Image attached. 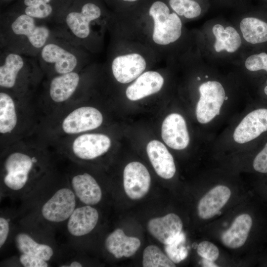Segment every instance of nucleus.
Wrapping results in <instances>:
<instances>
[{
	"label": "nucleus",
	"mask_w": 267,
	"mask_h": 267,
	"mask_svg": "<svg viewBox=\"0 0 267 267\" xmlns=\"http://www.w3.org/2000/svg\"><path fill=\"white\" fill-rule=\"evenodd\" d=\"M163 84L164 79L158 72L147 71L127 88L126 96L131 100H139L158 92Z\"/></svg>",
	"instance_id": "4be33fe9"
},
{
	"label": "nucleus",
	"mask_w": 267,
	"mask_h": 267,
	"mask_svg": "<svg viewBox=\"0 0 267 267\" xmlns=\"http://www.w3.org/2000/svg\"><path fill=\"white\" fill-rule=\"evenodd\" d=\"M103 121V115L97 108L90 106H76L59 120L56 130L64 137H70L96 129Z\"/></svg>",
	"instance_id": "6e6552de"
},
{
	"label": "nucleus",
	"mask_w": 267,
	"mask_h": 267,
	"mask_svg": "<svg viewBox=\"0 0 267 267\" xmlns=\"http://www.w3.org/2000/svg\"><path fill=\"white\" fill-rule=\"evenodd\" d=\"M265 0V1H267V0Z\"/></svg>",
	"instance_id": "c03bdc74"
},
{
	"label": "nucleus",
	"mask_w": 267,
	"mask_h": 267,
	"mask_svg": "<svg viewBox=\"0 0 267 267\" xmlns=\"http://www.w3.org/2000/svg\"><path fill=\"white\" fill-rule=\"evenodd\" d=\"M44 74L37 57L0 50V90L28 99Z\"/></svg>",
	"instance_id": "7ed1b4c3"
},
{
	"label": "nucleus",
	"mask_w": 267,
	"mask_h": 267,
	"mask_svg": "<svg viewBox=\"0 0 267 267\" xmlns=\"http://www.w3.org/2000/svg\"><path fill=\"white\" fill-rule=\"evenodd\" d=\"M15 0H0V6H3L9 3L10 2Z\"/></svg>",
	"instance_id": "4c0bfd02"
},
{
	"label": "nucleus",
	"mask_w": 267,
	"mask_h": 267,
	"mask_svg": "<svg viewBox=\"0 0 267 267\" xmlns=\"http://www.w3.org/2000/svg\"><path fill=\"white\" fill-rule=\"evenodd\" d=\"M10 231V220L6 216L0 217V248L1 249L7 241Z\"/></svg>",
	"instance_id": "c9c22d12"
},
{
	"label": "nucleus",
	"mask_w": 267,
	"mask_h": 267,
	"mask_svg": "<svg viewBox=\"0 0 267 267\" xmlns=\"http://www.w3.org/2000/svg\"><path fill=\"white\" fill-rule=\"evenodd\" d=\"M227 99H228V97L227 96H225V98H224V100H227Z\"/></svg>",
	"instance_id": "a19ab883"
},
{
	"label": "nucleus",
	"mask_w": 267,
	"mask_h": 267,
	"mask_svg": "<svg viewBox=\"0 0 267 267\" xmlns=\"http://www.w3.org/2000/svg\"><path fill=\"white\" fill-rule=\"evenodd\" d=\"M123 0L126 1H135L137 0Z\"/></svg>",
	"instance_id": "ea45409f"
},
{
	"label": "nucleus",
	"mask_w": 267,
	"mask_h": 267,
	"mask_svg": "<svg viewBox=\"0 0 267 267\" xmlns=\"http://www.w3.org/2000/svg\"><path fill=\"white\" fill-rule=\"evenodd\" d=\"M111 145L110 137L104 134L85 133L68 137L63 151L78 163L101 157L107 152Z\"/></svg>",
	"instance_id": "423d86ee"
},
{
	"label": "nucleus",
	"mask_w": 267,
	"mask_h": 267,
	"mask_svg": "<svg viewBox=\"0 0 267 267\" xmlns=\"http://www.w3.org/2000/svg\"><path fill=\"white\" fill-rule=\"evenodd\" d=\"M102 14L100 6L90 0H74L54 28L83 47L90 46L91 24Z\"/></svg>",
	"instance_id": "39448f33"
},
{
	"label": "nucleus",
	"mask_w": 267,
	"mask_h": 267,
	"mask_svg": "<svg viewBox=\"0 0 267 267\" xmlns=\"http://www.w3.org/2000/svg\"><path fill=\"white\" fill-rule=\"evenodd\" d=\"M55 30L37 57L41 69L48 79L81 70L86 57L84 47Z\"/></svg>",
	"instance_id": "20e7f679"
},
{
	"label": "nucleus",
	"mask_w": 267,
	"mask_h": 267,
	"mask_svg": "<svg viewBox=\"0 0 267 267\" xmlns=\"http://www.w3.org/2000/svg\"><path fill=\"white\" fill-rule=\"evenodd\" d=\"M98 220V212L92 206H77L66 222L67 231L74 238L83 237L93 230Z\"/></svg>",
	"instance_id": "6ab92c4d"
},
{
	"label": "nucleus",
	"mask_w": 267,
	"mask_h": 267,
	"mask_svg": "<svg viewBox=\"0 0 267 267\" xmlns=\"http://www.w3.org/2000/svg\"><path fill=\"white\" fill-rule=\"evenodd\" d=\"M74 0H17L7 10L55 24Z\"/></svg>",
	"instance_id": "9d476101"
},
{
	"label": "nucleus",
	"mask_w": 267,
	"mask_h": 267,
	"mask_svg": "<svg viewBox=\"0 0 267 267\" xmlns=\"http://www.w3.org/2000/svg\"><path fill=\"white\" fill-rule=\"evenodd\" d=\"M197 80L199 81V80H201V79H200V78L199 77H197Z\"/></svg>",
	"instance_id": "79ce46f5"
},
{
	"label": "nucleus",
	"mask_w": 267,
	"mask_h": 267,
	"mask_svg": "<svg viewBox=\"0 0 267 267\" xmlns=\"http://www.w3.org/2000/svg\"><path fill=\"white\" fill-rule=\"evenodd\" d=\"M186 237L183 232L170 243L165 245L164 249L167 256L175 264L184 260L188 255V250L184 246Z\"/></svg>",
	"instance_id": "7c9ffc66"
},
{
	"label": "nucleus",
	"mask_w": 267,
	"mask_h": 267,
	"mask_svg": "<svg viewBox=\"0 0 267 267\" xmlns=\"http://www.w3.org/2000/svg\"><path fill=\"white\" fill-rule=\"evenodd\" d=\"M243 38L251 44L267 42V22L257 17H248L240 22Z\"/></svg>",
	"instance_id": "cd10ccee"
},
{
	"label": "nucleus",
	"mask_w": 267,
	"mask_h": 267,
	"mask_svg": "<svg viewBox=\"0 0 267 267\" xmlns=\"http://www.w3.org/2000/svg\"><path fill=\"white\" fill-rule=\"evenodd\" d=\"M19 262L24 267H47L49 266V262L34 256L21 253Z\"/></svg>",
	"instance_id": "72a5a7b5"
},
{
	"label": "nucleus",
	"mask_w": 267,
	"mask_h": 267,
	"mask_svg": "<svg viewBox=\"0 0 267 267\" xmlns=\"http://www.w3.org/2000/svg\"><path fill=\"white\" fill-rule=\"evenodd\" d=\"M252 225V219L247 214L237 216L231 226L221 236L222 243L226 247L236 249L245 243Z\"/></svg>",
	"instance_id": "a878e982"
},
{
	"label": "nucleus",
	"mask_w": 267,
	"mask_h": 267,
	"mask_svg": "<svg viewBox=\"0 0 267 267\" xmlns=\"http://www.w3.org/2000/svg\"><path fill=\"white\" fill-rule=\"evenodd\" d=\"M169 4L178 15L188 19L199 16L202 12L200 3L195 0H169Z\"/></svg>",
	"instance_id": "c756f323"
},
{
	"label": "nucleus",
	"mask_w": 267,
	"mask_h": 267,
	"mask_svg": "<svg viewBox=\"0 0 267 267\" xmlns=\"http://www.w3.org/2000/svg\"><path fill=\"white\" fill-rule=\"evenodd\" d=\"M267 131V109L255 110L248 114L236 127L233 137L243 144L250 141Z\"/></svg>",
	"instance_id": "dca6fc26"
},
{
	"label": "nucleus",
	"mask_w": 267,
	"mask_h": 267,
	"mask_svg": "<svg viewBox=\"0 0 267 267\" xmlns=\"http://www.w3.org/2000/svg\"><path fill=\"white\" fill-rule=\"evenodd\" d=\"M140 246V241L138 238L127 236L120 228L110 233L105 241L107 250L117 259L133 256Z\"/></svg>",
	"instance_id": "393cba45"
},
{
	"label": "nucleus",
	"mask_w": 267,
	"mask_h": 267,
	"mask_svg": "<svg viewBox=\"0 0 267 267\" xmlns=\"http://www.w3.org/2000/svg\"><path fill=\"white\" fill-rule=\"evenodd\" d=\"M202 265L204 267H218L213 261L203 259L202 261Z\"/></svg>",
	"instance_id": "e433bc0d"
},
{
	"label": "nucleus",
	"mask_w": 267,
	"mask_h": 267,
	"mask_svg": "<svg viewBox=\"0 0 267 267\" xmlns=\"http://www.w3.org/2000/svg\"><path fill=\"white\" fill-rule=\"evenodd\" d=\"M21 98L5 90L0 91V134L1 138L14 137L22 124Z\"/></svg>",
	"instance_id": "ddd939ff"
},
{
	"label": "nucleus",
	"mask_w": 267,
	"mask_h": 267,
	"mask_svg": "<svg viewBox=\"0 0 267 267\" xmlns=\"http://www.w3.org/2000/svg\"><path fill=\"white\" fill-rule=\"evenodd\" d=\"M69 185L78 201L87 205H95L102 196L100 186L96 179L89 174L79 172L76 169L72 172L68 178Z\"/></svg>",
	"instance_id": "4468645a"
},
{
	"label": "nucleus",
	"mask_w": 267,
	"mask_h": 267,
	"mask_svg": "<svg viewBox=\"0 0 267 267\" xmlns=\"http://www.w3.org/2000/svg\"><path fill=\"white\" fill-rule=\"evenodd\" d=\"M78 200L69 186L56 189L41 204L39 216L49 224L66 222L77 207Z\"/></svg>",
	"instance_id": "0eeeda50"
},
{
	"label": "nucleus",
	"mask_w": 267,
	"mask_h": 267,
	"mask_svg": "<svg viewBox=\"0 0 267 267\" xmlns=\"http://www.w3.org/2000/svg\"><path fill=\"white\" fill-rule=\"evenodd\" d=\"M205 78H208V75H206V76H205Z\"/></svg>",
	"instance_id": "37998d69"
},
{
	"label": "nucleus",
	"mask_w": 267,
	"mask_h": 267,
	"mask_svg": "<svg viewBox=\"0 0 267 267\" xmlns=\"http://www.w3.org/2000/svg\"><path fill=\"white\" fill-rule=\"evenodd\" d=\"M253 168L258 172L267 173V142L254 159Z\"/></svg>",
	"instance_id": "f704fd0d"
},
{
	"label": "nucleus",
	"mask_w": 267,
	"mask_h": 267,
	"mask_svg": "<svg viewBox=\"0 0 267 267\" xmlns=\"http://www.w3.org/2000/svg\"><path fill=\"white\" fill-rule=\"evenodd\" d=\"M245 66L250 71L265 70L267 72V53L262 52L250 55L246 59Z\"/></svg>",
	"instance_id": "2f4dec72"
},
{
	"label": "nucleus",
	"mask_w": 267,
	"mask_h": 267,
	"mask_svg": "<svg viewBox=\"0 0 267 267\" xmlns=\"http://www.w3.org/2000/svg\"><path fill=\"white\" fill-rule=\"evenodd\" d=\"M216 38L214 47L217 52L225 50L228 52H233L238 49L241 44L240 36L232 27L225 28L220 24L215 25L212 29Z\"/></svg>",
	"instance_id": "bb28decb"
},
{
	"label": "nucleus",
	"mask_w": 267,
	"mask_h": 267,
	"mask_svg": "<svg viewBox=\"0 0 267 267\" xmlns=\"http://www.w3.org/2000/svg\"><path fill=\"white\" fill-rule=\"evenodd\" d=\"M14 243L21 253L40 257L48 262L53 258L55 254L51 244L36 239L27 231L18 232L15 236Z\"/></svg>",
	"instance_id": "b1692460"
},
{
	"label": "nucleus",
	"mask_w": 267,
	"mask_h": 267,
	"mask_svg": "<svg viewBox=\"0 0 267 267\" xmlns=\"http://www.w3.org/2000/svg\"><path fill=\"white\" fill-rule=\"evenodd\" d=\"M198 254L203 259L215 261L219 256V251L218 247L212 243L204 241L200 242L197 246Z\"/></svg>",
	"instance_id": "473e14b6"
},
{
	"label": "nucleus",
	"mask_w": 267,
	"mask_h": 267,
	"mask_svg": "<svg viewBox=\"0 0 267 267\" xmlns=\"http://www.w3.org/2000/svg\"><path fill=\"white\" fill-rule=\"evenodd\" d=\"M161 136L170 147L176 150L185 148L189 142V136L183 117L178 113L167 116L162 123Z\"/></svg>",
	"instance_id": "f3484780"
},
{
	"label": "nucleus",
	"mask_w": 267,
	"mask_h": 267,
	"mask_svg": "<svg viewBox=\"0 0 267 267\" xmlns=\"http://www.w3.org/2000/svg\"><path fill=\"white\" fill-rule=\"evenodd\" d=\"M231 195L230 189L226 186L219 185L207 192L200 200L198 213L200 218L210 219L220 212Z\"/></svg>",
	"instance_id": "5701e85b"
},
{
	"label": "nucleus",
	"mask_w": 267,
	"mask_h": 267,
	"mask_svg": "<svg viewBox=\"0 0 267 267\" xmlns=\"http://www.w3.org/2000/svg\"><path fill=\"white\" fill-rule=\"evenodd\" d=\"M182 222L176 214L170 213L150 220L148 223L149 232L164 245L172 242L182 231Z\"/></svg>",
	"instance_id": "aec40b11"
},
{
	"label": "nucleus",
	"mask_w": 267,
	"mask_h": 267,
	"mask_svg": "<svg viewBox=\"0 0 267 267\" xmlns=\"http://www.w3.org/2000/svg\"><path fill=\"white\" fill-rule=\"evenodd\" d=\"M150 161L157 174L165 179H170L176 173V166L172 155L160 141H150L146 147Z\"/></svg>",
	"instance_id": "412c9836"
},
{
	"label": "nucleus",
	"mask_w": 267,
	"mask_h": 267,
	"mask_svg": "<svg viewBox=\"0 0 267 267\" xmlns=\"http://www.w3.org/2000/svg\"><path fill=\"white\" fill-rule=\"evenodd\" d=\"M264 92L265 94L267 95V86L265 87Z\"/></svg>",
	"instance_id": "58836bf2"
},
{
	"label": "nucleus",
	"mask_w": 267,
	"mask_h": 267,
	"mask_svg": "<svg viewBox=\"0 0 267 267\" xmlns=\"http://www.w3.org/2000/svg\"><path fill=\"white\" fill-rule=\"evenodd\" d=\"M146 66L143 56L134 53L116 57L112 62L111 69L118 82L127 84L138 77L145 69Z\"/></svg>",
	"instance_id": "a211bd4d"
},
{
	"label": "nucleus",
	"mask_w": 267,
	"mask_h": 267,
	"mask_svg": "<svg viewBox=\"0 0 267 267\" xmlns=\"http://www.w3.org/2000/svg\"><path fill=\"white\" fill-rule=\"evenodd\" d=\"M55 32L45 21L7 9L0 16V50L37 57Z\"/></svg>",
	"instance_id": "f03ea898"
},
{
	"label": "nucleus",
	"mask_w": 267,
	"mask_h": 267,
	"mask_svg": "<svg viewBox=\"0 0 267 267\" xmlns=\"http://www.w3.org/2000/svg\"><path fill=\"white\" fill-rule=\"evenodd\" d=\"M144 267H175L176 265L157 246L149 245L143 253Z\"/></svg>",
	"instance_id": "c85d7f7f"
},
{
	"label": "nucleus",
	"mask_w": 267,
	"mask_h": 267,
	"mask_svg": "<svg viewBox=\"0 0 267 267\" xmlns=\"http://www.w3.org/2000/svg\"><path fill=\"white\" fill-rule=\"evenodd\" d=\"M123 180L125 191L132 199L142 198L149 189L150 174L146 168L140 162H132L125 167Z\"/></svg>",
	"instance_id": "2eb2a0df"
},
{
	"label": "nucleus",
	"mask_w": 267,
	"mask_h": 267,
	"mask_svg": "<svg viewBox=\"0 0 267 267\" xmlns=\"http://www.w3.org/2000/svg\"><path fill=\"white\" fill-rule=\"evenodd\" d=\"M47 169L46 157L41 149L8 146L1 162V192L26 195L46 177Z\"/></svg>",
	"instance_id": "f257e3e1"
},
{
	"label": "nucleus",
	"mask_w": 267,
	"mask_h": 267,
	"mask_svg": "<svg viewBox=\"0 0 267 267\" xmlns=\"http://www.w3.org/2000/svg\"><path fill=\"white\" fill-rule=\"evenodd\" d=\"M199 91L200 96L196 106V118L200 123L206 124L220 114L225 91L221 84L217 81L202 84Z\"/></svg>",
	"instance_id": "f8f14e48"
},
{
	"label": "nucleus",
	"mask_w": 267,
	"mask_h": 267,
	"mask_svg": "<svg viewBox=\"0 0 267 267\" xmlns=\"http://www.w3.org/2000/svg\"><path fill=\"white\" fill-rule=\"evenodd\" d=\"M149 14L154 21L152 39L157 44L167 45L180 37L182 23L176 12L170 13L163 2L157 1L151 6Z\"/></svg>",
	"instance_id": "1a4fd4ad"
},
{
	"label": "nucleus",
	"mask_w": 267,
	"mask_h": 267,
	"mask_svg": "<svg viewBox=\"0 0 267 267\" xmlns=\"http://www.w3.org/2000/svg\"><path fill=\"white\" fill-rule=\"evenodd\" d=\"M83 81L81 70L56 75L49 78L45 89L47 99L56 105L77 99Z\"/></svg>",
	"instance_id": "9b49d317"
}]
</instances>
